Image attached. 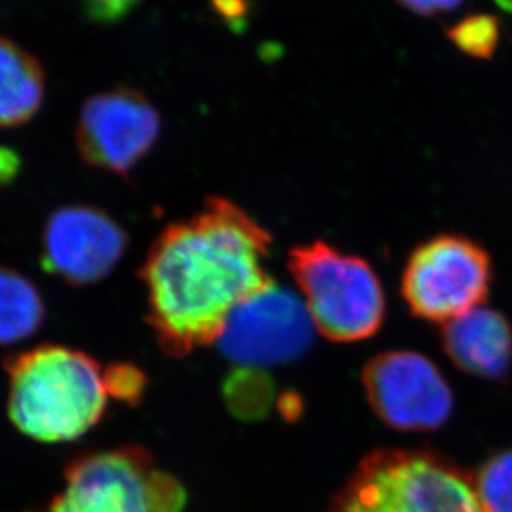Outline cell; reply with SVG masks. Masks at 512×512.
Listing matches in <instances>:
<instances>
[{"label": "cell", "mask_w": 512, "mask_h": 512, "mask_svg": "<svg viewBox=\"0 0 512 512\" xmlns=\"http://www.w3.org/2000/svg\"><path fill=\"white\" fill-rule=\"evenodd\" d=\"M95 19L115 20L127 15L140 0H84Z\"/></svg>", "instance_id": "ffe728a7"}, {"label": "cell", "mask_w": 512, "mask_h": 512, "mask_svg": "<svg viewBox=\"0 0 512 512\" xmlns=\"http://www.w3.org/2000/svg\"><path fill=\"white\" fill-rule=\"evenodd\" d=\"M44 70L12 40L0 37V127L25 124L44 102Z\"/></svg>", "instance_id": "7c38bea8"}, {"label": "cell", "mask_w": 512, "mask_h": 512, "mask_svg": "<svg viewBox=\"0 0 512 512\" xmlns=\"http://www.w3.org/2000/svg\"><path fill=\"white\" fill-rule=\"evenodd\" d=\"M473 481L486 512H512V448L488 459Z\"/></svg>", "instance_id": "2e32d148"}, {"label": "cell", "mask_w": 512, "mask_h": 512, "mask_svg": "<svg viewBox=\"0 0 512 512\" xmlns=\"http://www.w3.org/2000/svg\"><path fill=\"white\" fill-rule=\"evenodd\" d=\"M449 360L469 375L501 380L512 368V326L506 316L486 306L443 325Z\"/></svg>", "instance_id": "8fae6325"}, {"label": "cell", "mask_w": 512, "mask_h": 512, "mask_svg": "<svg viewBox=\"0 0 512 512\" xmlns=\"http://www.w3.org/2000/svg\"><path fill=\"white\" fill-rule=\"evenodd\" d=\"M105 388L112 398L127 404H138L147 391V376L130 363L112 365L104 371Z\"/></svg>", "instance_id": "e0dca14e"}, {"label": "cell", "mask_w": 512, "mask_h": 512, "mask_svg": "<svg viewBox=\"0 0 512 512\" xmlns=\"http://www.w3.org/2000/svg\"><path fill=\"white\" fill-rule=\"evenodd\" d=\"M315 331L305 301L271 281L237 306L217 343L235 365L263 370L301 358Z\"/></svg>", "instance_id": "8992f818"}, {"label": "cell", "mask_w": 512, "mask_h": 512, "mask_svg": "<svg viewBox=\"0 0 512 512\" xmlns=\"http://www.w3.org/2000/svg\"><path fill=\"white\" fill-rule=\"evenodd\" d=\"M491 281V256L481 245L459 235H439L409 256L401 293L414 316L446 325L483 306Z\"/></svg>", "instance_id": "5b68a950"}, {"label": "cell", "mask_w": 512, "mask_h": 512, "mask_svg": "<svg viewBox=\"0 0 512 512\" xmlns=\"http://www.w3.org/2000/svg\"><path fill=\"white\" fill-rule=\"evenodd\" d=\"M127 235L114 218L89 205L55 210L42 235V263L70 285H92L119 265Z\"/></svg>", "instance_id": "9c48e42d"}, {"label": "cell", "mask_w": 512, "mask_h": 512, "mask_svg": "<svg viewBox=\"0 0 512 512\" xmlns=\"http://www.w3.org/2000/svg\"><path fill=\"white\" fill-rule=\"evenodd\" d=\"M328 512H486L473 476L428 449L368 454Z\"/></svg>", "instance_id": "3957f363"}, {"label": "cell", "mask_w": 512, "mask_h": 512, "mask_svg": "<svg viewBox=\"0 0 512 512\" xmlns=\"http://www.w3.org/2000/svg\"><path fill=\"white\" fill-rule=\"evenodd\" d=\"M223 399L235 418H265L273 406L275 384L261 368L238 366L223 383Z\"/></svg>", "instance_id": "5bb4252c"}, {"label": "cell", "mask_w": 512, "mask_h": 512, "mask_svg": "<svg viewBox=\"0 0 512 512\" xmlns=\"http://www.w3.org/2000/svg\"><path fill=\"white\" fill-rule=\"evenodd\" d=\"M404 9L411 10L413 14L421 17H434V15L448 14L459 9L464 0H396Z\"/></svg>", "instance_id": "44dd1931"}, {"label": "cell", "mask_w": 512, "mask_h": 512, "mask_svg": "<svg viewBox=\"0 0 512 512\" xmlns=\"http://www.w3.org/2000/svg\"><path fill=\"white\" fill-rule=\"evenodd\" d=\"M288 270L321 336L356 343L378 333L386 306L380 278L368 261L313 242L291 250Z\"/></svg>", "instance_id": "277c9868"}, {"label": "cell", "mask_w": 512, "mask_h": 512, "mask_svg": "<svg viewBox=\"0 0 512 512\" xmlns=\"http://www.w3.org/2000/svg\"><path fill=\"white\" fill-rule=\"evenodd\" d=\"M160 128L155 105L140 90L119 87L85 102L77 143L90 165L127 175L157 143Z\"/></svg>", "instance_id": "ba28073f"}, {"label": "cell", "mask_w": 512, "mask_h": 512, "mask_svg": "<svg viewBox=\"0 0 512 512\" xmlns=\"http://www.w3.org/2000/svg\"><path fill=\"white\" fill-rule=\"evenodd\" d=\"M501 20L493 14L466 15L446 30L456 49L473 59H493L501 42Z\"/></svg>", "instance_id": "9a60e30c"}, {"label": "cell", "mask_w": 512, "mask_h": 512, "mask_svg": "<svg viewBox=\"0 0 512 512\" xmlns=\"http://www.w3.org/2000/svg\"><path fill=\"white\" fill-rule=\"evenodd\" d=\"M271 235L225 198L173 223L153 243L142 268L148 316L168 355L217 343L243 301L270 285Z\"/></svg>", "instance_id": "6da1fadb"}, {"label": "cell", "mask_w": 512, "mask_h": 512, "mask_svg": "<svg viewBox=\"0 0 512 512\" xmlns=\"http://www.w3.org/2000/svg\"><path fill=\"white\" fill-rule=\"evenodd\" d=\"M152 456L142 448L87 454L65 469V488L49 512H152Z\"/></svg>", "instance_id": "30bf717a"}, {"label": "cell", "mask_w": 512, "mask_h": 512, "mask_svg": "<svg viewBox=\"0 0 512 512\" xmlns=\"http://www.w3.org/2000/svg\"><path fill=\"white\" fill-rule=\"evenodd\" d=\"M212 7L233 30H242L250 14V0H212Z\"/></svg>", "instance_id": "d6986e66"}, {"label": "cell", "mask_w": 512, "mask_h": 512, "mask_svg": "<svg viewBox=\"0 0 512 512\" xmlns=\"http://www.w3.org/2000/svg\"><path fill=\"white\" fill-rule=\"evenodd\" d=\"M17 173V158L9 152H0V183L7 182Z\"/></svg>", "instance_id": "7402d4cb"}, {"label": "cell", "mask_w": 512, "mask_h": 512, "mask_svg": "<svg viewBox=\"0 0 512 512\" xmlns=\"http://www.w3.org/2000/svg\"><path fill=\"white\" fill-rule=\"evenodd\" d=\"M107 398L104 371L82 351L39 346L9 363L10 419L39 443H69L89 433Z\"/></svg>", "instance_id": "7a4b0ae2"}, {"label": "cell", "mask_w": 512, "mask_h": 512, "mask_svg": "<svg viewBox=\"0 0 512 512\" xmlns=\"http://www.w3.org/2000/svg\"><path fill=\"white\" fill-rule=\"evenodd\" d=\"M494 4L498 5L499 9H503L504 12L512 14V0H494Z\"/></svg>", "instance_id": "603a6c76"}, {"label": "cell", "mask_w": 512, "mask_h": 512, "mask_svg": "<svg viewBox=\"0 0 512 512\" xmlns=\"http://www.w3.org/2000/svg\"><path fill=\"white\" fill-rule=\"evenodd\" d=\"M44 320V298L34 281L20 271L0 268V346L34 336Z\"/></svg>", "instance_id": "4fadbf2b"}, {"label": "cell", "mask_w": 512, "mask_h": 512, "mask_svg": "<svg viewBox=\"0 0 512 512\" xmlns=\"http://www.w3.org/2000/svg\"><path fill=\"white\" fill-rule=\"evenodd\" d=\"M366 399L396 431H434L453 413V391L433 361L414 351H388L363 370Z\"/></svg>", "instance_id": "52a82bcc"}, {"label": "cell", "mask_w": 512, "mask_h": 512, "mask_svg": "<svg viewBox=\"0 0 512 512\" xmlns=\"http://www.w3.org/2000/svg\"><path fill=\"white\" fill-rule=\"evenodd\" d=\"M148 499L152 512H182L187 493L173 476L152 469L148 476Z\"/></svg>", "instance_id": "ac0fdd59"}]
</instances>
